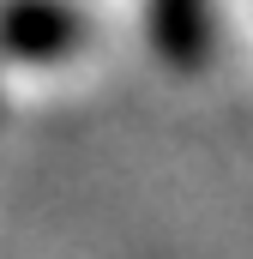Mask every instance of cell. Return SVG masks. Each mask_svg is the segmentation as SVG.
Returning a JSON list of instances; mask_svg holds the SVG:
<instances>
[{"label": "cell", "instance_id": "obj_1", "mask_svg": "<svg viewBox=\"0 0 253 259\" xmlns=\"http://www.w3.org/2000/svg\"><path fill=\"white\" fill-rule=\"evenodd\" d=\"M91 18L72 0H0V55L24 66H49L78 55Z\"/></svg>", "mask_w": 253, "mask_h": 259}, {"label": "cell", "instance_id": "obj_2", "mask_svg": "<svg viewBox=\"0 0 253 259\" xmlns=\"http://www.w3.org/2000/svg\"><path fill=\"white\" fill-rule=\"evenodd\" d=\"M151 49L175 72H199L211 61V0H145Z\"/></svg>", "mask_w": 253, "mask_h": 259}]
</instances>
